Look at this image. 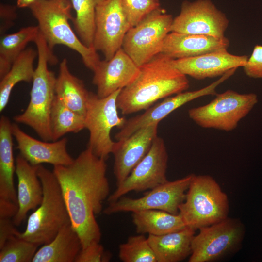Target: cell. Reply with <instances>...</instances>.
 Segmentation results:
<instances>
[{"label": "cell", "instance_id": "6da1fadb", "mask_svg": "<svg viewBox=\"0 0 262 262\" xmlns=\"http://www.w3.org/2000/svg\"><path fill=\"white\" fill-rule=\"evenodd\" d=\"M105 159L88 148L68 165L53 166L71 225L78 234L82 248L99 243L101 233L95 216L102 211L110 188Z\"/></svg>", "mask_w": 262, "mask_h": 262}, {"label": "cell", "instance_id": "4316f807", "mask_svg": "<svg viewBox=\"0 0 262 262\" xmlns=\"http://www.w3.org/2000/svg\"><path fill=\"white\" fill-rule=\"evenodd\" d=\"M37 52L32 48L24 49L13 63L10 70L0 79V112L6 107L14 86L20 82L33 81V62Z\"/></svg>", "mask_w": 262, "mask_h": 262}, {"label": "cell", "instance_id": "9c48e42d", "mask_svg": "<svg viewBox=\"0 0 262 262\" xmlns=\"http://www.w3.org/2000/svg\"><path fill=\"white\" fill-rule=\"evenodd\" d=\"M198 230L192 242L189 262H214L237 252L246 230L239 219L229 217Z\"/></svg>", "mask_w": 262, "mask_h": 262}, {"label": "cell", "instance_id": "cb8c5ba5", "mask_svg": "<svg viewBox=\"0 0 262 262\" xmlns=\"http://www.w3.org/2000/svg\"><path fill=\"white\" fill-rule=\"evenodd\" d=\"M12 125L9 118L2 115L0 119V199L18 205L14 186L16 165L13 150Z\"/></svg>", "mask_w": 262, "mask_h": 262}, {"label": "cell", "instance_id": "4fadbf2b", "mask_svg": "<svg viewBox=\"0 0 262 262\" xmlns=\"http://www.w3.org/2000/svg\"><path fill=\"white\" fill-rule=\"evenodd\" d=\"M229 24L226 15L210 0H184L173 18L171 32L224 38Z\"/></svg>", "mask_w": 262, "mask_h": 262}, {"label": "cell", "instance_id": "1f68e13d", "mask_svg": "<svg viewBox=\"0 0 262 262\" xmlns=\"http://www.w3.org/2000/svg\"><path fill=\"white\" fill-rule=\"evenodd\" d=\"M38 246L17 235L9 238L0 248V262H31Z\"/></svg>", "mask_w": 262, "mask_h": 262}, {"label": "cell", "instance_id": "4dcf8cb0", "mask_svg": "<svg viewBox=\"0 0 262 262\" xmlns=\"http://www.w3.org/2000/svg\"><path fill=\"white\" fill-rule=\"evenodd\" d=\"M118 256L123 262H158L147 238L144 234L129 236L119 246Z\"/></svg>", "mask_w": 262, "mask_h": 262}, {"label": "cell", "instance_id": "ac0fdd59", "mask_svg": "<svg viewBox=\"0 0 262 262\" xmlns=\"http://www.w3.org/2000/svg\"><path fill=\"white\" fill-rule=\"evenodd\" d=\"M246 55H235L222 49L197 56L172 59V63L179 71L196 80L221 77L233 68L244 66Z\"/></svg>", "mask_w": 262, "mask_h": 262}, {"label": "cell", "instance_id": "8fae6325", "mask_svg": "<svg viewBox=\"0 0 262 262\" xmlns=\"http://www.w3.org/2000/svg\"><path fill=\"white\" fill-rule=\"evenodd\" d=\"M193 174L174 181L168 180L138 198L122 196L117 200L109 203L103 213L110 215L119 212L159 210L178 214L179 207L185 200Z\"/></svg>", "mask_w": 262, "mask_h": 262}, {"label": "cell", "instance_id": "ba28073f", "mask_svg": "<svg viewBox=\"0 0 262 262\" xmlns=\"http://www.w3.org/2000/svg\"><path fill=\"white\" fill-rule=\"evenodd\" d=\"M121 90L102 98L89 93L84 117L85 127L89 132L87 148L105 160L113 153L117 144L111 138L112 129L115 127L120 129L126 121L118 114L117 98Z\"/></svg>", "mask_w": 262, "mask_h": 262}, {"label": "cell", "instance_id": "d4e9b609", "mask_svg": "<svg viewBox=\"0 0 262 262\" xmlns=\"http://www.w3.org/2000/svg\"><path fill=\"white\" fill-rule=\"evenodd\" d=\"M89 93L83 81L71 73L67 60L64 59L56 80V97L67 107L85 117Z\"/></svg>", "mask_w": 262, "mask_h": 262}, {"label": "cell", "instance_id": "d6a6232c", "mask_svg": "<svg viewBox=\"0 0 262 262\" xmlns=\"http://www.w3.org/2000/svg\"><path fill=\"white\" fill-rule=\"evenodd\" d=\"M121 2L131 27L161 7L159 0H121Z\"/></svg>", "mask_w": 262, "mask_h": 262}, {"label": "cell", "instance_id": "e575fe53", "mask_svg": "<svg viewBox=\"0 0 262 262\" xmlns=\"http://www.w3.org/2000/svg\"><path fill=\"white\" fill-rule=\"evenodd\" d=\"M242 67L248 77L262 79V45L254 46L251 55Z\"/></svg>", "mask_w": 262, "mask_h": 262}, {"label": "cell", "instance_id": "d590c367", "mask_svg": "<svg viewBox=\"0 0 262 262\" xmlns=\"http://www.w3.org/2000/svg\"><path fill=\"white\" fill-rule=\"evenodd\" d=\"M11 218H0V248L5 244L7 240L14 235H16L18 231L16 229Z\"/></svg>", "mask_w": 262, "mask_h": 262}, {"label": "cell", "instance_id": "2e32d148", "mask_svg": "<svg viewBox=\"0 0 262 262\" xmlns=\"http://www.w3.org/2000/svg\"><path fill=\"white\" fill-rule=\"evenodd\" d=\"M159 123L137 130L128 137L117 142L112 154L116 185L121 183L149 151L157 136Z\"/></svg>", "mask_w": 262, "mask_h": 262}, {"label": "cell", "instance_id": "f1b7e54d", "mask_svg": "<svg viewBox=\"0 0 262 262\" xmlns=\"http://www.w3.org/2000/svg\"><path fill=\"white\" fill-rule=\"evenodd\" d=\"M52 141H57L67 133H77L85 127L84 116L67 107L55 95L50 114Z\"/></svg>", "mask_w": 262, "mask_h": 262}, {"label": "cell", "instance_id": "74e56055", "mask_svg": "<svg viewBox=\"0 0 262 262\" xmlns=\"http://www.w3.org/2000/svg\"><path fill=\"white\" fill-rule=\"evenodd\" d=\"M36 0H17V6L19 8L30 7Z\"/></svg>", "mask_w": 262, "mask_h": 262}, {"label": "cell", "instance_id": "52a82bcc", "mask_svg": "<svg viewBox=\"0 0 262 262\" xmlns=\"http://www.w3.org/2000/svg\"><path fill=\"white\" fill-rule=\"evenodd\" d=\"M215 95L207 104L188 110L189 118L201 128L233 131L258 101L255 93L241 94L232 90Z\"/></svg>", "mask_w": 262, "mask_h": 262}, {"label": "cell", "instance_id": "30bf717a", "mask_svg": "<svg viewBox=\"0 0 262 262\" xmlns=\"http://www.w3.org/2000/svg\"><path fill=\"white\" fill-rule=\"evenodd\" d=\"M173 20L165 9L155 10L128 31L121 48L140 67L161 52Z\"/></svg>", "mask_w": 262, "mask_h": 262}, {"label": "cell", "instance_id": "836d02e7", "mask_svg": "<svg viewBox=\"0 0 262 262\" xmlns=\"http://www.w3.org/2000/svg\"><path fill=\"white\" fill-rule=\"evenodd\" d=\"M111 257L99 243H93L81 249L75 262H108Z\"/></svg>", "mask_w": 262, "mask_h": 262}, {"label": "cell", "instance_id": "83f0119b", "mask_svg": "<svg viewBox=\"0 0 262 262\" xmlns=\"http://www.w3.org/2000/svg\"><path fill=\"white\" fill-rule=\"evenodd\" d=\"M39 33L38 26H31L3 36L0 42V79L10 70L13 63L27 44L35 42Z\"/></svg>", "mask_w": 262, "mask_h": 262}, {"label": "cell", "instance_id": "d6986e66", "mask_svg": "<svg viewBox=\"0 0 262 262\" xmlns=\"http://www.w3.org/2000/svg\"><path fill=\"white\" fill-rule=\"evenodd\" d=\"M12 130L20 154L32 165L47 163L53 166L68 165L73 162L74 159L67 151L66 138L52 142L38 140L24 132L15 123L12 124Z\"/></svg>", "mask_w": 262, "mask_h": 262}, {"label": "cell", "instance_id": "5b68a950", "mask_svg": "<svg viewBox=\"0 0 262 262\" xmlns=\"http://www.w3.org/2000/svg\"><path fill=\"white\" fill-rule=\"evenodd\" d=\"M29 7L51 51L56 45H65L80 54L84 65L94 70L100 60L97 51L84 45L71 28L70 0H36Z\"/></svg>", "mask_w": 262, "mask_h": 262}, {"label": "cell", "instance_id": "8d00e7d4", "mask_svg": "<svg viewBox=\"0 0 262 262\" xmlns=\"http://www.w3.org/2000/svg\"><path fill=\"white\" fill-rule=\"evenodd\" d=\"M17 204L10 200L0 199V218H13L17 212Z\"/></svg>", "mask_w": 262, "mask_h": 262}, {"label": "cell", "instance_id": "ffe728a7", "mask_svg": "<svg viewBox=\"0 0 262 262\" xmlns=\"http://www.w3.org/2000/svg\"><path fill=\"white\" fill-rule=\"evenodd\" d=\"M229 41L226 36H212L170 32L163 43L161 52L173 59L199 56L227 49Z\"/></svg>", "mask_w": 262, "mask_h": 262}, {"label": "cell", "instance_id": "5bb4252c", "mask_svg": "<svg viewBox=\"0 0 262 262\" xmlns=\"http://www.w3.org/2000/svg\"><path fill=\"white\" fill-rule=\"evenodd\" d=\"M131 27L121 0H104L96 8L93 48L108 60L121 48L124 36Z\"/></svg>", "mask_w": 262, "mask_h": 262}, {"label": "cell", "instance_id": "277c9868", "mask_svg": "<svg viewBox=\"0 0 262 262\" xmlns=\"http://www.w3.org/2000/svg\"><path fill=\"white\" fill-rule=\"evenodd\" d=\"M37 174L43 186L42 201L28 217L25 230L18 232L16 235L39 246L49 243L63 227L71 223L60 184L53 171L40 164Z\"/></svg>", "mask_w": 262, "mask_h": 262}, {"label": "cell", "instance_id": "3957f363", "mask_svg": "<svg viewBox=\"0 0 262 262\" xmlns=\"http://www.w3.org/2000/svg\"><path fill=\"white\" fill-rule=\"evenodd\" d=\"M37 49L38 63L33 79L30 100L23 113L14 120L32 128L44 141H52L50 114L55 97L56 77L48 68V64H57L58 60L39 32L34 42Z\"/></svg>", "mask_w": 262, "mask_h": 262}, {"label": "cell", "instance_id": "8992f818", "mask_svg": "<svg viewBox=\"0 0 262 262\" xmlns=\"http://www.w3.org/2000/svg\"><path fill=\"white\" fill-rule=\"evenodd\" d=\"M229 200L209 175L193 174L179 213L186 226L194 230L220 222L229 215Z\"/></svg>", "mask_w": 262, "mask_h": 262}, {"label": "cell", "instance_id": "e0dca14e", "mask_svg": "<svg viewBox=\"0 0 262 262\" xmlns=\"http://www.w3.org/2000/svg\"><path fill=\"white\" fill-rule=\"evenodd\" d=\"M138 66L120 48L108 60H100L93 71L92 83L97 88V96L106 97L131 83L139 72Z\"/></svg>", "mask_w": 262, "mask_h": 262}, {"label": "cell", "instance_id": "44dd1931", "mask_svg": "<svg viewBox=\"0 0 262 262\" xmlns=\"http://www.w3.org/2000/svg\"><path fill=\"white\" fill-rule=\"evenodd\" d=\"M38 166L32 165L20 154L16 159L18 209L13 221L16 226L23 222L29 211L35 210L42 201L43 189L37 174Z\"/></svg>", "mask_w": 262, "mask_h": 262}, {"label": "cell", "instance_id": "603a6c76", "mask_svg": "<svg viewBox=\"0 0 262 262\" xmlns=\"http://www.w3.org/2000/svg\"><path fill=\"white\" fill-rule=\"evenodd\" d=\"M82 248L78 234L69 224L51 241L37 250L32 262H73Z\"/></svg>", "mask_w": 262, "mask_h": 262}, {"label": "cell", "instance_id": "7a4b0ae2", "mask_svg": "<svg viewBox=\"0 0 262 262\" xmlns=\"http://www.w3.org/2000/svg\"><path fill=\"white\" fill-rule=\"evenodd\" d=\"M172 59L160 53L139 67L136 77L117 96V106L122 114L145 110L158 100L188 88L187 76L174 66Z\"/></svg>", "mask_w": 262, "mask_h": 262}, {"label": "cell", "instance_id": "484cf974", "mask_svg": "<svg viewBox=\"0 0 262 262\" xmlns=\"http://www.w3.org/2000/svg\"><path fill=\"white\" fill-rule=\"evenodd\" d=\"M132 222L138 234L162 235L181 229L186 226L179 213L159 210L132 212Z\"/></svg>", "mask_w": 262, "mask_h": 262}, {"label": "cell", "instance_id": "f546056e", "mask_svg": "<svg viewBox=\"0 0 262 262\" xmlns=\"http://www.w3.org/2000/svg\"><path fill=\"white\" fill-rule=\"evenodd\" d=\"M104 0H70L76 13L73 19L74 28L82 43L93 48L95 15L98 4Z\"/></svg>", "mask_w": 262, "mask_h": 262}, {"label": "cell", "instance_id": "7402d4cb", "mask_svg": "<svg viewBox=\"0 0 262 262\" xmlns=\"http://www.w3.org/2000/svg\"><path fill=\"white\" fill-rule=\"evenodd\" d=\"M195 231L186 227L164 235H148L147 240L158 262H179L190 256Z\"/></svg>", "mask_w": 262, "mask_h": 262}, {"label": "cell", "instance_id": "9a60e30c", "mask_svg": "<svg viewBox=\"0 0 262 262\" xmlns=\"http://www.w3.org/2000/svg\"><path fill=\"white\" fill-rule=\"evenodd\" d=\"M229 78L225 74L217 81L198 90L183 91L165 98L162 101L150 107L141 115L126 120L115 135L117 140L124 139L139 129L154 123H159L172 112L196 98L208 95H215L216 89Z\"/></svg>", "mask_w": 262, "mask_h": 262}, {"label": "cell", "instance_id": "7c38bea8", "mask_svg": "<svg viewBox=\"0 0 262 262\" xmlns=\"http://www.w3.org/2000/svg\"><path fill=\"white\" fill-rule=\"evenodd\" d=\"M168 159L164 140L157 136L147 155L109 195L108 203L117 200L130 192L150 190L167 181Z\"/></svg>", "mask_w": 262, "mask_h": 262}]
</instances>
